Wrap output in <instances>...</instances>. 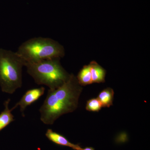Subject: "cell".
Segmentation results:
<instances>
[{"instance_id": "6da1fadb", "label": "cell", "mask_w": 150, "mask_h": 150, "mask_svg": "<svg viewBox=\"0 0 150 150\" xmlns=\"http://www.w3.org/2000/svg\"><path fill=\"white\" fill-rule=\"evenodd\" d=\"M81 86L76 77L70 74L68 80L56 89L48 90L39 111L40 120L44 124L52 125L59 117L73 112L77 108Z\"/></svg>"}, {"instance_id": "7a4b0ae2", "label": "cell", "mask_w": 150, "mask_h": 150, "mask_svg": "<svg viewBox=\"0 0 150 150\" xmlns=\"http://www.w3.org/2000/svg\"><path fill=\"white\" fill-rule=\"evenodd\" d=\"M61 58L46 59L35 63H25L27 73L38 85L47 86L51 90L62 86L69 78L60 63Z\"/></svg>"}, {"instance_id": "3957f363", "label": "cell", "mask_w": 150, "mask_h": 150, "mask_svg": "<svg viewBox=\"0 0 150 150\" xmlns=\"http://www.w3.org/2000/svg\"><path fill=\"white\" fill-rule=\"evenodd\" d=\"M16 52L25 63H35L65 56L64 48L60 43L51 38L41 37L25 41Z\"/></svg>"}, {"instance_id": "277c9868", "label": "cell", "mask_w": 150, "mask_h": 150, "mask_svg": "<svg viewBox=\"0 0 150 150\" xmlns=\"http://www.w3.org/2000/svg\"><path fill=\"white\" fill-rule=\"evenodd\" d=\"M25 64L16 52L0 48V86L3 92L13 94L21 87Z\"/></svg>"}, {"instance_id": "5b68a950", "label": "cell", "mask_w": 150, "mask_h": 150, "mask_svg": "<svg viewBox=\"0 0 150 150\" xmlns=\"http://www.w3.org/2000/svg\"><path fill=\"white\" fill-rule=\"evenodd\" d=\"M45 90V88L41 87L27 91L22 97L20 100L11 108L12 110H13L19 106L22 115L24 117V111L26 108L37 101L40 97L43 95Z\"/></svg>"}, {"instance_id": "8992f818", "label": "cell", "mask_w": 150, "mask_h": 150, "mask_svg": "<svg viewBox=\"0 0 150 150\" xmlns=\"http://www.w3.org/2000/svg\"><path fill=\"white\" fill-rule=\"evenodd\" d=\"M46 136L51 142L59 146L69 147L74 150H79L81 147L79 144H75L71 143L64 136L53 131L51 129L47 130Z\"/></svg>"}, {"instance_id": "52a82bcc", "label": "cell", "mask_w": 150, "mask_h": 150, "mask_svg": "<svg viewBox=\"0 0 150 150\" xmlns=\"http://www.w3.org/2000/svg\"><path fill=\"white\" fill-rule=\"evenodd\" d=\"M93 83H101L105 81V70L96 62L93 61L89 64Z\"/></svg>"}, {"instance_id": "ba28073f", "label": "cell", "mask_w": 150, "mask_h": 150, "mask_svg": "<svg viewBox=\"0 0 150 150\" xmlns=\"http://www.w3.org/2000/svg\"><path fill=\"white\" fill-rule=\"evenodd\" d=\"M10 100L9 98L5 101L4 103L5 109L0 113V132L15 121L13 115L11 113L12 110L9 109L8 107Z\"/></svg>"}, {"instance_id": "9c48e42d", "label": "cell", "mask_w": 150, "mask_h": 150, "mask_svg": "<svg viewBox=\"0 0 150 150\" xmlns=\"http://www.w3.org/2000/svg\"><path fill=\"white\" fill-rule=\"evenodd\" d=\"M114 92L112 89L107 88L100 93L98 99L101 103L103 107H110L112 105Z\"/></svg>"}, {"instance_id": "30bf717a", "label": "cell", "mask_w": 150, "mask_h": 150, "mask_svg": "<svg viewBox=\"0 0 150 150\" xmlns=\"http://www.w3.org/2000/svg\"><path fill=\"white\" fill-rule=\"evenodd\" d=\"M76 78L78 82L81 86L93 83L89 65L84 66L79 72Z\"/></svg>"}, {"instance_id": "8fae6325", "label": "cell", "mask_w": 150, "mask_h": 150, "mask_svg": "<svg viewBox=\"0 0 150 150\" xmlns=\"http://www.w3.org/2000/svg\"><path fill=\"white\" fill-rule=\"evenodd\" d=\"M102 104L99 100L97 98L89 100L86 105V110L92 112H98L102 108Z\"/></svg>"}, {"instance_id": "7c38bea8", "label": "cell", "mask_w": 150, "mask_h": 150, "mask_svg": "<svg viewBox=\"0 0 150 150\" xmlns=\"http://www.w3.org/2000/svg\"><path fill=\"white\" fill-rule=\"evenodd\" d=\"M79 150H95L92 147H87L85 148H80Z\"/></svg>"}]
</instances>
